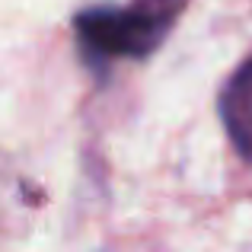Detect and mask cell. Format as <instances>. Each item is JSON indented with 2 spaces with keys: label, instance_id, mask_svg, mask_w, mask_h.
<instances>
[{
  "label": "cell",
  "instance_id": "cell-1",
  "mask_svg": "<svg viewBox=\"0 0 252 252\" xmlns=\"http://www.w3.org/2000/svg\"><path fill=\"white\" fill-rule=\"evenodd\" d=\"M172 26L176 19L163 16L147 0H134L131 6H90L74 19L83 61L96 70H105L122 58L141 61L154 55Z\"/></svg>",
  "mask_w": 252,
  "mask_h": 252
},
{
  "label": "cell",
  "instance_id": "cell-2",
  "mask_svg": "<svg viewBox=\"0 0 252 252\" xmlns=\"http://www.w3.org/2000/svg\"><path fill=\"white\" fill-rule=\"evenodd\" d=\"M217 109H220V122L233 141L236 154L246 163H252V55L223 83Z\"/></svg>",
  "mask_w": 252,
  "mask_h": 252
}]
</instances>
